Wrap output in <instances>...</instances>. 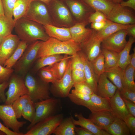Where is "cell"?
I'll return each instance as SVG.
<instances>
[{
    "mask_svg": "<svg viewBox=\"0 0 135 135\" xmlns=\"http://www.w3.org/2000/svg\"><path fill=\"white\" fill-rule=\"evenodd\" d=\"M74 131L76 135H94L88 130L82 127L75 126Z\"/></svg>",
    "mask_w": 135,
    "mask_h": 135,
    "instance_id": "54",
    "label": "cell"
},
{
    "mask_svg": "<svg viewBox=\"0 0 135 135\" xmlns=\"http://www.w3.org/2000/svg\"><path fill=\"white\" fill-rule=\"evenodd\" d=\"M90 62L94 71L96 75L99 76L104 72V55L101 52Z\"/></svg>",
    "mask_w": 135,
    "mask_h": 135,
    "instance_id": "39",
    "label": "cell"
},
{
    "mask_svg": "<svg viewBox=\"0 0 135 135\" xmlns=\"http://www.w3.org/2000/svg\"><path fill=\"white\" fill-rule=\"evenodd\" d=\"M38 71L40 78L46 83L48 84L51 83L53 84L58 80L48 70L42 68Z\"/></svg>",
    "mask_w": 135,
    "mask_h": 135,
    "instance_id": "41",
    "label": "cell"
},
{
    "mask_svg": "<svg viewBox=\"0 0 135 135\" xmlns=\"http://www.w3.org/2000/svg\"><path fill=\"white\" fill-rule=\"evenodd\" d=\"M32 0H17L13 10V16L16 20L25 16Z\"/></svg>",
    "mask_w": 135,
    "mask_h": 135,
    "instance_id": "34",
    "label": "cell"
},
{
    "mask_svg": "<svg viewBox=\"0 0 135 135\" xmlns=\"http://www.w3.org/2000/svg\"><path fill=\"white\" fill-rule=\"evenodd\" d=\"M65 2L72 14L78 21V22H88L89 17L95 11L83 0H65Z\"/></svg>",
    "mask_w": 135,
    "mask_h": 135,
    "instance_id": "14",
    "label": "cell"
},
{
    "mask_svg": "<svg viewBox=\"0 0 135 135\" xmlns=\"http://www.w3.org/2000/svg\"><path fill=\"white\" fill-rule=\"evenodd\" d=\"M122 98L130 114L135 117V103L129 100Z\"/></svg>",
    "mask_w": 135,
    "mask_h": 135,
    "instance_id": "52",
    "label": "cell"
},
{
    "mask_svg": "<svg viewBox=\"0 0 135 135\" xmlns=\"http://www.w3.org/2000/svg\"><path fill=\"white\" fill-rule=\"evenodd\" d=\"M35 114L32 121L28 126V130L41 120L50 116L56 114L62 108L59 98H49L34 102Z\"/></svg>",
    "mask_w": 135,
    "mask_h": 135,
    "instance_id": "5",
    "label": "cell"
},
{
    "mask_svg": "<svg viewBox=\"0 0 135 135\" xmlns=\"http://www.w3.org/2000/svg\"><path fill=\"white\" fill-rule=\"evenodd\" d=\"M8 81H6L0 84V103H5L6 98L5 93L6 89L8 85Z\"/></svg>",
    "mask_w": 135,
    "mask_h": 135,
    "instance_id": "50",
    "label": "cell"
},
{
    "mask_svg": "<svg viewBox=\"0 0 135 135\" xmlns=\"http://www.w3.org/2000/svg\"><path fill=\"white\" fill-rule=\"evenodd\" d=\"M107 19V16L102 12L98 10L95 11L89 17V23L94 22L106 21Z\"/></svg>",
    "mask_w": 135,
    "mask_h": 135,
    "instance_id": "46",
    "label": "cell"
},
{
    "mask_svg": "<svg viewBox=\"0 0 135 135\" xmlns=\"http://www.w3.org/2000/svg\"><path fill=\"white\" fill-rule=\"evenodd\" d=\"M43 2L33 1L25 17L43 26L52 24L48 9Z\"/></svg>",
    "mask_w": 135,
    "mask_h": 135,
    "instance_id": "9",
    "label": "cell"
},
{
    "mask_svg": "<svg viewBox=\"0 0 135 135\" xmlns=\"http://www.w3.org/2000/svg\"><path fill=\"white\" fill-rule=\"evenodd\" d=\"M73 87L76 90L82 93L89 95L94 93L90 86L85 82L75 83Z\"/></svg>",
    "mask_w": 135,
    "mask_h": 135,
    "instance_id": "43",
    "label": "cell"
},
{
    "mask_svg": "<svg viewBox=\"0 0 135 135\" xmlns=\"http://www.w3.org/2000/svg\"><path fill=\"white\" fill-rule=\"evenodd\" d=\"M135 38L130 36L128 41L123 49L119 53L117 65L124 70L129 64L130 59V52Z\"/></svg>",
    "mask_w": 135,
    "mask_h": 135,
    "instance_id": "30",
    "label": "cell"
},
{
    "mask_svg": "<svg viewBox=\"0 0 135 135\" xmlns=\"http://www.w3.org/2000/svg\"><path fill=\"white\" fill-rule=\"evenodd\" d=\"M17 119L12 104L0 105V119L4 125L15 132L22 133L20 129L26 122L20 121Z\"/></svg>",
    "mask_w": 135,
    "mask_h": 135,
    "instance_id": "10",
    "label": "cell"
},
{
    "mask_svg": "<svg viewBox=\"0 0 135 135\" xmlns=\"http://www.w3.org/2000/svg\"><path fill=\"white\" fill-rule=\"evenodd\" d=\"M126 30L127 35L135 38V24H129Z\"/></svg>",
    "mask_w": 135,
    "mask_h": 135,
    "instance_id": "57",
    "label": "cell"
},
{
    "mask_svg": "<svg viewBox=\"0 0 135 135\" xmlns=\"http://www.w3.org/2000/svg\"><path fill=\"white\" fill-rule=\"evenodd\" d=\"M62 114L48 117L32 126L24 135H50L63 119Z\"/></svg>",
    "mask_w": 135,
    "mask_h": 135,
    "instance_id": "6",
    "label": "cell"
},
{
    "mask_svg": "<svg viewBox=\"0 0 135 135\" xmlns=\"http://www.w3.org/2000/svg\"><path fill=\"white\" fill-rule=\"evenodd\" d=\"M96 31L93 29L89 36L80 44L81 50L90 62L97 57L101 52L102 41L96 36Z\"/></svg>",
    "mask_w": 135,
    "mask_h": 135,
    "instance_id": "13",
    "label": "cell"
},
{
    "mask_svg": "<svg viewBox=\"0 0 135 135\" xmlns=\"http://www.w3.org/2000/svg\"><path fill=\"white\" fill-rule=\"evenodd\" d=\"M82 106L89 109L92 113L105 110L112 112L108 99L94 93L91 95L88 100L85 101Z\"/></svg>",
    "mask_w": 135,
    "mask_h": 135,
    "instance_id": "17",
    "label": "cell"
},
{
    "mask_svg": "<svg viewBox=\"0 0 135 135\" xmlns=\"http://www.w3.org/2000/svg\"><path fill=\"white\" fill-rule=\"evenodd\" d=\"M71 58L62 77L52 84L50 91L56 98H64L68 97L70 92L74 83L72 76Z\"/></svg>",
    "mask_w": 135,
    "mask_h": 135,
    "instance_id": "8",
    "label": "cell"
},
{
    "mask_svg": "<svg viewBox=\"0 0 135 135\" xmlns=\"http://www.w3.org/2000/svg\"><path fill=\"white\" fill-rule=\"evenodd\" d=\"M17 0H2L4 15L9 18H12L13 10Z\"/></svg>",
    "mask_w": 135,
    "mask_h": 135,
    "instance_id": "42",
    "label": "cell"
},
{
    "mask_svg": "<svg viewBox=\"0 0 135 135\" xmlns=\"http://www.w3.org/2000/svg\"><path fill=\"white\" fill-rule=\"evenodd\" d=\"M129 25L119 24L107 19L106 24L104 27L99 31H96V36L102 41L104 38L118 31L126 29Z\"/></svg>",
    "mask_w": 135,
    "mask_h": 135,
    "instance_id": "25",
    "label": "cell"
},
{
    "mask_svg": "<svg viewBox=\"0 0 135 135\" xmlns=\"http://www.w3.org/2000/svg\"><path fill=\"white\" fill-rule=\"evenodd\" d=\"M78 53L81 57L84 63V71L85 82L90 86L94 93L98 95L97 85L99 76L95 74L91 62L87 59L82 52L80 50Z\"/></svg>",
    "mask_w": 135,
    "mask_h": 135,
    "instance_id": "19",
    "label": "cell"
},
{
    "mask_svg": "<svg viewBox=\"0 0 135 135\" xmlns=\"http://www.w3.org/2000/svg\"><path fill=\"white\" fill-rule=\"evenodd\" d=\"M72 76L74 83L85 82L86 79L84 71L72 70Z\"/></svg>",
    "mask_w": 135,
    "mask_h": 135,
    "instance_id": "47",
    "label": "cell"
},
{
    "mask_svg": "<svg viewBox=\"0 0 135 135\" xmlns=\"http://www.w3.org/2000/svg\"><path fill=\"white\" fill-rule=\"evenodd\" d=\"M72 70L84 71V64L81 56L77 52L71 58Z\"/></svg>",
    "mask_w": 135,
    "mask_h": 135,
    "instance_id": "44",
    "label": "cell"
},
{
    "mask_svg": "<svg viewBox=\"0 0 135 135\" xmlns=\"http://www.w3.org/2000/svg\"><path fill=\"white\" fill-rule=\"evenodd\" d=\"M116 87L107 78L104 72L99 76L97 85L98 96L109 98L115 94Z\"/></svg>",
    "mask_w": 135,
    "mask_h": 135,
    "instance_id": "18",
    "label": "cell"
},
{
    "mask_svg": "<svg viewBox=\"0 0 135 135\" xmlns=\"http://www.w3.org/2000/svg\"><path fill=\"white\" fill-rule=\"evenodd\" d=\"M101 52L104 57L105 70L117 65L119 53L102 48L101 49Z\"/></svg>",
    "mask_w": 135,
    "mask_h": 135,
    "instance_id": "37",
    "label": "cell"
},
{
    "mask_svg": "<svg viewBox=\"0 0 135 135\" xmlns=\"http://www.w3.org/2000/svg\"><path fill=\"white\" fill-rule=\"evenodd\" d=\"M116 116L110 111H103L90 114L88 118L100 128L104 130L114 121Z\"/></svg>",
    "mask_w": 135,
    "mask_h": 135,
    "instance_id": "20",
    "label": "cell"
},
{
    "mask_svg": "<svg viewBox=\"0 0 135 135\" xmlns=\"http://www.w3.org/2000/svg\"><path fill=\"white\" fill-rule=\"evenodd\" d=\"M134 52L130 54L129 64L135 69V48H133Z\"/></svg>",
    "mask_w": 135,
    "mask_h": 135,
    "instance_id": "58",
    "label": "cell"
},
{
    "mask_svg": "<svg viewBox=\"0 0 135 135\" xmlns=\"http://www.w3.org/2000/svg\"><path fill=\"white\" fill-rule=\"evenodd\" d=\"M28 44L20 40L16 49L10 58L6 61L4 66L9 68L13 67L20 58Z\"/></svg>",
    "mask_w": 135,
    "mask_h": 135,
    "instance_id": "35",
    "label": "cell"
},
{
    "mask_svg": "<svg viewBox=\"0 0 135 135\" xmlns=\"http://www.w3.org/2000/svg\"><path fill=\"white\" fill-rule=\"evenodd\" d=\"M74 116L78 119L76 120L73 118V122L75 125L79 126L88 130L94 135H110L105 130L96 125L89 119L84 118L82 113H76Z\"/></svg>",
    "mask_w": 135,
    "mask_h": 135,
    "instance_id": "23",
    "label": "cell"
},
{
    "mask_svg": "<svg viewBox=\"0 0 135 135\" xmlns=\"http://www.w3.org/2000/svg\"><path fill=\"white\" fill-rule=\"evenodd\" d=\"M105 130L110 135H130V130L125 122L116 117Z\"/></svg>",
    "mask_w": 135,
    "mask_h": 135,
    "instance_id": "27",
    "label": "cell"
},
{
    "mask_svg": "<svg viewBox=\"0 0 135 135\" xmlns=\"http://www.w3.org/2000/svg\"><path fill=\"white\" fill-rule=\"evenodd\" d=\"M42 41L37 40L28 44L12 68L15 73L24 78L37 59L38 52Z\"/></svg>",
    "mask_w": 135,
    "mask_h": 135,
    "instance_id": "3",
    "label": "cell"
},
{
    "mask_svg": "<svg viewBox=\"0 0 135 135\" xmlns=\"http://www.w3.org/2000/svg\"><path fill=\"white\" fill-rule=\"evenodd\" d=\"M120 4L123 7H129L135 10V0H128L126 1H123Z\"/></svg>",
    "mask_w": 135,
    "mask_h": 135,
    "instance_id": "56",
    "label": "cell"
},
{
    "mask_svg": "<svg viewBox=\"0 0 135 135\" xmlns=\"http://www.w3.org/2000/svg\"><path fill=\"white\" fill-rule=\"evenodd\" d=\"M71 116L62 120L56 128L53 134L55 135H75V125L73 122Z\"/></svg>",
    "mask_w": 135,
    "mask_h": 135,
    "instance_id": "31",
    "label": "cell"
},
{
    "mask_svg": "<svg viewBox=\"0 0 135 135\" xmlns=\"http://www.w3.org/2000/svg\"><path fill=\"white\" fill-rule=\"evenodd\" d=\"M71 93L77 98L85 101L88 100L90 99L91 95L78 92L74 89L72 90Z\"/></svg>",
    "mask_w": 135,
    "mask_h": 135,
    "instance_id": "51",
    "label": "cell"
},
{
    "mask_svg": "<svg viewBox=\"0 0 135 135\" xmlns=\"http://www.w3.org/2000/svg\"><path fill=\"white\" fill-rule=\"evenodd\" d=\"M4 15L2 0H0V15Z\"/></svg>",
    "mask_w": 135,
    "mask_h": 135,
    "instance_id": "59",
    "label": "cell"
},
{
    "mask_svg": "<svg viewBox=\"0 0 135 135\" xmlns=\"http://www.w3.org/2000/svg\"><path fill=\"white\" fill-rule=\"evenodd\" d=\"M112 112L115 116L124 120L130 114L119 91L117 89L114 95L108 98Z\"/></svg>",
    "mask_w": 135,
    "mask_h": 135,
    "instance_id": "16",
    "label": "cell"
},
{
    "mask_svg": "<svg viewBox=\"0 0 135 135\" xmlns=\"http://www.w3.org/2000/svg\"><path fill=\"white\" fill-rule=\"evenodd\" d=\"M94 11L103 13L106 16L115 4L111 0H83Z\"/></svg>",
    "mask_w": 135,
    "mask_h": 135,
    "instance_id": "29",
    "label": "cell"
},
{
    "mask_svg": "<svg viewBox=\"0 0 135 135\" xmlns=\"http://www.w3.org/2000/svg\"><path fill=\"white\" fill-rule=\"evenodd\" d=\"M135 69L129 64L124 70L123 80V88L135 92L134 82Z\"/></svg>",
    "mask_w": 135,
    "mask_h": 135,
    "instance_id": "36",
    "label": "cell"
},
{
    "mask_svg": "<svg viewBox=\"0 0 135 135\" xmlns=\"http://www.w3.org/2000/svg\"><path fill=\"white\" fill-rule=\"evenodd\" d=\"M120 92L122 98L135 103V92L124 88Z\"/></svg>",
    "mask_w": 135,
    "mask_h": 135,
    "instance_id": "48",
    "label": "cell"
},
{
    "mask_svg": "<svg viewBox=\"0 0 135 135\" xmlns=\"http://www.w3.org/2000/svg\"><path fill=\"white\" fill-rule=\"evenodd\" d=\"M81 50L80 44L72 40L62 41L50 37L46 41L42 42L38 52L37 59L55 54L73 56Z\"/></svg>",
    "mask_w": 135,
    "mask_h": 135,
    "instance_id": "2",
    "label": "cell"
},
{
    "mask_svg": "<svg viewBox=\"0 0 135 135\" xmlns=\"http://www.w3.org/2000/svg\"><path fill=\"white\" fill-rule=\"evenodd\" d=\"M8 81V88L5 93L6 98L5 104H12L20 97L28 94V89L24 78L22 76L16 73L12 74Z\"/></svg>",
    "mask_w": 135,
    "mask_h": 135,
    "instance_id": "7",
    "label": "cell"
},
{
    "mask_svg": "<svg viewBox=\"0 0 135 135\" xmlns=\"http://www.w3.org/2000/svg\"><path fill=\"white\" fill-rule=\"evenodd\" d=\"M24 79L28 90V94L34 102H36L51 97L49 84L35 77L29 72L26 75Z\"/></svg>",
    "mask_w": 135,
    "mask_h": 135,
    "instance_id": "4",
    "label": "cell"
},
{
    "mask_svg": "<svg viewBox=\"0 0 135 135\" xmlns=\"http://www.w3.org/2000/svg\"><path fill=\"white\" fill-rule=\"evenodd\" d=\"M3 38H4L0 36V46L2 42Z\"/></svg>",
    "mask_w": 135,
    "mask_h": 135,
    "instance_id": "62",
    "label": "cell"
},
{
    "mask_svg": "<svg viewBox=\"0 0 135 135\" xmlns=\"http://www.w3.org/2000/svg\"><path fill=\"white\" fill-rule=\"evenodd\" d=\"M61 0H52V10L61 23L65 26L70 25L73 22L72 16L67 8Z\"/></svg>",
    "mask_w": 135,
    "mask_h": 135,
    "instance_id": "22",
    "label": "cell"
},
{
    "mask_svg": "<svg viewBox=\"0 0 135 135\" xmlns=\"http://www.w3.org/2000/svg\"><path fill=\"white\" fill-rule=\"evenodd\" d=\"M42 25L24 16L16 20L14 29L20 40L29 44L37 40L45 41L49 38Z\"/></svg>",
    "mask_w": 135,
    "mask_h": 135,
    "instance_id": "1",
    "label": "cell"
},
{
    "mask_svg": "<svg viewBox=\"0 0 135 135\" xmlns=\"http://www.w3.org/2000/svg\"><path fill=\"white\" fill-rule=\"evenodd\" d=\"M43 26L46 32L50 37L62 41L72 40L69 28L58 27L51 24Z\"/></svg>",
    "mask_w": 135,
    "mask_h": 135,
    "instance_id": "24",
    "label": "cell"
},
{
    "mask_svg": "<svg viewBox=\"0 0 135 135\" xmlns=\"http://www.w3.org/2000/svg\"><path fill=\"white\" fill-rule=\"evenodd\" d=\"M0 130L4 132L6 135H24L23 133H18L10 130L0 122Z\"/></svg>",
    "mask_w": 135,
    "mask_h": 135,
    "instance_id": "55",
    "label": "cell"
},
{
    "mask_svg": "<svg viewBox=\"0 0 135 135\" xmlns=\"http://www.w3.org/2000/svg\"><path fill=\"white\" fill-rule=\"evenodd\" d=\"M88 23V22H78L69 28L72 40L80 44L89 36L93 29L85 27Z\"/></svg>",
    "mask_w": 135,
    "mask_h": 135,
    "instance_id": "21",
    "label": "cell"
},
{
    "mask_svg": "<svg viewBox=\"0 0 135 135\" xmlns=\"http://www.w3.org/2000/svg\"><path fill=\"white\" fill-rule=\"evenodd\" d=\"M127 35L126 29L118 31L103 40L101 42V48L119 53L127 43Z\"/></svg>",
    "mask_w": 135,
    "mask_h": 135,
    "instance_id": "12",
    "label": "cell"
},
{
    "mask_svg": "<svg viewBox=\"0 0 135 135\" xmlns=\"http://www.w3.org/2000/svg\"><path fill=\"white\" fill-rule=\"evenodd\" d=\"M0 135H6V134L2 131L0 130Z\"/></svg>",
    "mask_w": 135,
    "mask_h": 135,
    "instance_id": "63",
    "label": "cell"
},
{
    "mask_svg": "<svg viewBox=\"0 0 135 135\" xmlns=\"http://www.w3.org/2000/svg\"><path fill=\"white\" fill-rule=\"evenodd\" d=\"M30 100L29 96L28 94H26L20 97L12 103V107L17 119L22 117L23 109Z\"/></svg>",
    "mask_w": 135,
    "mask_h": 135,
    "instance_id": "38",
    "label": "cell"
},
{
    "mask_svg": "<svg viewBox=\"0 0 135 135\" xmlns=\"http://www.w3.org/2000/svg\"><path fill=\"white\" fill-rule=\"evenodd\" d=\"M73 56L64 54L63 59L60 62L42 68L49 70L57 79H60L64 76L67 69L69 60Z\"/></svg>",
    "mask_w": 135,
    "mask_h": 135,
    "instance_id": "26",
    "label": "cell"
},
{
    "mask_svg": "<svg viewBox=\"0 0 135 135\" xmlns=\"http://www.w3.org/2000/svg\"><path fill=\"white\" fill-rule=\"evenodd\" d=\"M128 128L130 133L132 135L135 134V118L130 114L124 120Z\"/></svg>",
    "mask_w": 135,
    "mask_h": 135,
    "instance_id": "49",
    "label": "cell"
},
{
    "mask_svg": "<svg viewBox=\"0 0 135 135\" xmlns=\"http://www.w3.org/2000/svg\"><path fill=\"white\" fill-rule=\"evenodd\" d=\"M16 20L12 18L0 15V36L4 38L11 34L14 29Z\"/></svg>",
    "mask_w": 135,
    "mask_h": 135,
    "instance_id": "33",
    "label": "cell"
},
{
    "mask_svg": "<svg viewBox=\"0 0 135 135\" xmlns=\"http://www.w3.org/2000/svg\"><path fill=\"white\" fill-rule=\"evenodd\" d=\"M32 1L38 0L41 1L45 3L47 5H48L52 0H32Z\"/></svg>",
    "mask_w": 135,
    "mask_h": 135,
    "instance_id": "60",
    "label": "cell"
},
{
    "mask_svg": "<svg viewBox=\"0 0 135 135\" xmlns=\"http://www.w3.org/2000/svg\"><path fill=\"white\" fill-rule=\"evenodd\" d=\"M35 113L34 102L30 100L23 109L22 112V116L31 123L34 118Z\"/></svg>",
    "mask_w": 135,
    "mask_h": 135,
    "instance_id": "40",
    "label": "cell"
},
{
    "mask_svg": "<svg viewBox=\"0 0 135 135\" xmlns=\"http://www.w3.org/2000/svg\"><path fill=\"white\" fill-rule=\"evenodd\" d=\"M64 56L58 54L46 56L38 58L32 68V72L35 73L42 68L60 62L63 58Z\"/></svg>",
    "mask_w": 135,
    "mask_h": 135,
    "instance_id": "32",
    "label": "cell"
},
{
    "mask_svg": "<svg viewBox=\"0 0 135 135\" xmlns=\"http://www.w3.org/2000/svg\"><path fill=\"white\" fill-rule=\"evenodd\" d=\"M20 41L16 35L12 34L4 38L0 46V64L4 66L13 53Z\"/></svg>",
    "mask_w": 135,
    "mask_h": 135,
    "instance_id": "15",
    "label": "cell"
},
{
    "mask_svg": "<svg viewBox=\"0 0 135 135\" xmlns=\"http://www.w3.org/2000/svg\"><path fill=\"white\" fill-rule=\"evenodd\" d=\"M14 72L13 68H9L0 64V84L8 81Z\"/></svg>",
    "mask_w": 135,
    "mask_h": 135,
    "instance_id": "45",
    "label": "cell"
},
{
    "mask_svg": "<svg viewBox=\"0 0 135 135\" xmlns=\"http://www.w3.org/2000/svg\"><path fill=\"white\" fill-rule=\"evenodd\" d=\"M115 4L120 3L124 0H111Z\"/></svg>",
    "mask_w": 135,
    "mask_h": 135,
    "instance_id": "61",
    "label": "cell"
},
{
    "mask_svg": "<svg viewBox=\"0 0 135 135\" xmlns=\"http://www.w3.org/2000/svg\"><path fill=\"white\" fill-rule=\"evenodd\" d=\"M124 70L117 65L105 70L104 72L107 78L116 87L120 92L123 88Z\"/></svg>",
    "mask_w": 135,
    "mask_h": 135,
    "instance_id": "28",
    "label": "cell"
},
{
    "mask_svg": "<svg viewBox=\"0 0 135 135\" xmlns=\"http://www.w3.org/2000/svg\"><path fill=\"white\" fill-rule=\"evenodd\" d=\"M107 19L119 24L128 25L135 24V16L130 10L115 4L107 16Z\"/></svg>",
    "mask_w": 135,
    "mask_h": 135,
    "instance_id": "11",
    "label": "cell"
},
{
    "mask_svg": "<svg viewBox=\"0 0 135 135\" xmlns=\"http://www.w3.org/2000/svg\"><path fill=\"white\" fill-rule=\"evenodd\" d=\"M106 20L91 23V29L97 31L101 30L106 25Z\"/></svg>",
    "mask_w": 135,
    "mask_h": 135,
    "instance_id": "53",
    "label": "cell"
}]
</instances>
